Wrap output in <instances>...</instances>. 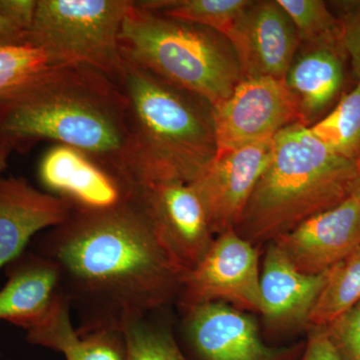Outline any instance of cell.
Listing matches in <instances>:
<instances>
[{
    "label": "cell",
    "mask_w": 360,
    "mask_h": 360,
    "mask_svg": "<svg viewBox=\"0 0 360 360\" xmlns=\"http://www.w3.org/2000/svg\"><path fill=\"white\" fill-rule=\"evenodd\" d=\"M359 302L360 245L329 269L328 281L310 314L309 326H326Z\"/></svg>",
    "instance_id": "ffe728a7"
},
{
    "label": "cell",
    "mask_w": 360,
    "mask_h": 360,
    "mask_svg": "<svg viewBox=\"0 0 360 360\" xmlns=\"http://www.w3.org/2000/svg\"><path fill=\"white\" fill-rule=\"evenodd\" d=\"M309 129L329 148L360 168V82L340 99L335 110Z\"/></svg>",
    "instance_id": "44dd1931"
},
{
    "label": "cell",
    "mask_w": 360,
    "mask_h": 360,
    "mask_svg": "<svg viewBox=\"0 0 360 360\" xmlns=\"http://www.w3.org/2000/svg\"><path fill=\"white\" fill-rule=\"evenodd\" d=\"M123 360H187L169 329L151 321L150 315L122 331Z\"/></svg>",
    "instance_id": "cb8c5ba5"
},
{
    "label": "cell",
    "mask_w": 360,
    "mask_h": 360,
    "mask_svg": "<svg viewBox=\"0 0 360 360\" xmlns=\"http://www.w3.org/2000/svg\"><path fill=\"white\" fill-rule=\"evenodd\" d=\"M123 59L115 82L127 101L134 186L193 184L219 153L212 104Z\"/></svg>",
    "instance_id": "3957f363"
},
{
    "label": "cell",
    "mask_w": 360,
    "mask_h": 360,
    "mask_svg": "<svg viewBox=\"0 0 360 360\" xmlns=\"http://www.w3.org/2000/svg\"><path fill=\"white\" fill-rule=\"evenodd\" d=\"M295 25L300 44L342 45L340 18L321 0H277ZM343 46V45H342Z\"/></svg>",
    "instance_id": "603a6c76"
},
{
    "label": "cell",
    "mask_w": 360,
    "mask_h": 360,
    "mask_svg": "<svg viewBox=\"0 0 360 360\" xmlns=\"http://www.w3.org/2000/svg\"><path fill=\"white\" fill-rule=\"evenodd\" d=\"M324 328L341 360H360V302Z\"/></svg>",
    "instance_id": "484cf974"
},
{
    "label": "cell",
    "mask_w": 360,
    "mask_h": 360,
    "mask_svg": "<svg viewBox=\"0 0 360 360\" xmlns=\"http://www.w3.org/2000/svg\"><path fill=\"white\" fill-rule=\"evenodd\" d=\"M352 193L359 194V195H360V168L359 172V177H357L356 182H355L354 193Z\"/></svg>",
    "instance_id": "1f68e13d"
},
{
    "label": "cell",
    "mask_w": 360,
    "mask_h": 360,
    "mask_svg": "<svg viewBox=\"0 0 360 360\" xmlns=\"http://www.w3.org/2000/svg\"><path fill=\"white\" fill-rule=\"evenodd\" d=\"M184 314L186 338L198 360H284L290 354L267 347L255 319L227 303H205Z\"/></svg>",
    "instance_id": "4fadbf2b"
},
{
    "label": "cell",
    "mask_w": 360,
    "mask_h": 360,
    "mask_svg": "<svg viewBox=\"0 0 360 360\" xmlns=\"http://www.w3.org/2000/svg\"><path fill=\"white\" fill-rule=\"evenodd\" d=\"M274 139L217 153L191 186L200 196L215 236L236 229L258 180L269 165Z\"/></svg>",
    "instance_id": "7c38bea8"
},
{
    "label": "cell",
    "mask_w": 360,
    "mask_h": 360,
    "mask_svg": "<svg viewBox=\"0 0 360 360\" xmlns=\"http://www.w3.org/2000/svg\"><path fill=\"white\" fill-rule=\"evenodd\" d=\"M274 243L303 274L328 271L360 245V195L352 193Z\"/></svg>",
    "instance_id": "5bb4252c"
},
{
    "label": "cell",
    "mask_w": 360,
    "mask_h": 360,
    "mask_svg": "<svg viewBox=\"0 0 360 360\" xmlns=\"http://www.w3.org/2000/svg\"><path fill=\"white\" fill-rule=\"evenodd\" d=\"M139 198L168 255L180 269H193L215 236L191 184L158 182L139 187Z\"/></svg>",
    "instance_id": "30bf717a"
},
{
    "label": "cell",
    "mask_w": 360,
    "mask_h": 360,
    "mask_svg": "<svg viewBox=\"0 0 360 360\" xmlns=\"http://www.w3.org/2000/svg\"><path fill=\"white\" fill-rule=\"evenodd\" d=\"M37 175L45 191L72 212H103L134 200L139 189L96 158L65 144H54L40 158Z\"/></svg>",
    "instance_id": "9c48e42d"
},
{
    "label": "cell",
    "mask_w": 360,
    "mask_h": 360,
    "mask_svg": "<svg viewBox=\"0 0 360 360\" xmlns=\"http://www.w3.org/2000/svg\"><path fill=\"white\" fill-rule=\"evenodd\" d=\"M0 135L11 151L42 141L79 149L134 186L127 101L115 80L94 68L51 66L2 96Z\"/></svg>",
    "instance_id": "7a4b0ae2"
},
{
    "label": "cell",
    "mask_w": 360,
    "mask_h": 360,
    "mask_svg": "<svg viewBox=\"0 0 360 360\" xmlns=\"http://www.w3.org/2000/svg\"><path fill=\"white\" fill-rule=\"evenodd\" d=\"M0 290V321L26 331L51 317L66 300L58 264L34 250L23 251L6 266Z\"/></svg>",
    "instance_id": "9a60e30c"
},
{
    "label": "cell",
    "mask_w": 360,
    "mask_h": 360,
    "mask_svg": "<svg viewBox=\"0 0 360 360\" xmlns=\"http://www.w3.org/2000/svg\"><path fill=\"white\" fill-rule=\"evenodd\" d=\"M13 151L6 146V142L2 139L0 135V174L6 169L7 165H8L9 155Z\"/></svg>",
    "instance_id": "4dcf8cb0"
},
{
    "label": "cell",
    "mask_w": 360,
    "mask_h": 360,
    "mask_svg": "<svg viewBox=\"0 0 360 360\" xmlns=\"http://www.w3.org/2000/svg\"><path fill=\"white\" fill-rule=\"evenodd\" d=\"M68 300L37 328L26 331L32 345L51 348L66 360H123L124 345L122 333L96 330L80 333L72 326Z\"/></svg>",
    "instance_id": "d6986e66"
},
{
    "label": "cell",
    "mask_w": 360,
    "mask_h": 360,
    "mask_svg": "<svg viewBox=\"0 0 360 360\" xmlns=\"http://www.w3.org/2000/svg\"><path fill=\"white\" fill-rule=\"evenodd\" d=\"M37 1L39 0H0V14L26 33L34 20Z\"/></svg>",
    "instance_id": "f1b7e54d"
},
{
    "label": "cell",
    "mask_w": 360,
    "mask_h": 360,
    "mask_svg": "<svg viewBox=\"0 0 360 360\" xmlns=\"http://www.w3.org/2000/svg\"><path fill=\"white\" fill-rule=\"evenodd\" d=\"M302 360H341L324 326H309Z\"/></svg>",
    "instance_id": "83f0119b"
},
{
    "label": "cell",
    "mask_w": 360,
    "mask_h": 360,
    "mask_svg": "<svg viewBox=\"0 0 360 360\" xmlns=\"http://www.w3.org/2000/svg\"><path fill=\"white\" fill-rule=\"evenodd\" d=\"M212 113L219 153L270 141L302 123L285 80L276 78H243L229 98L212 106Z\"/></svg>",
    "instance_id": "ba28073f"
},
{
    "label": "cell",
    "mask_w": 360,
    "mask_h": 360,
    "mask_svg": "<svg viewBox=\"0 0 360 360\" xmlns=\"http://www.w3.org/2000/svg\"><path fill=\"white\" fill-rule=\"evenodd\" d=\"M328 274L329 270L321 274H303L276 243H267L260 270L262 314L279 329L309 326Z\"/></svg>",
    "instance_id": "e0dca14e"
},
{
    "label": "cell",
    "mask_w": 360,
    "mask_h": 360,
    "mask_svg": "<svg viewBox=\"0 0 360 360\" xmlns=\"http://www.w3.org/2000/svg\"><path fill=\"white\" fill-rule=\"evenodd\" d=\"M359 167L295 123L274 139L265 168L236 231L257 246L330 210L354 193Z\"/></svg>",
    "instance_id": "277c9868"
},
{
    "label": "cell",
    "mask_w": 360,
    "mask_h": 360,
    "mask_svg": "<svg viewBox=\"0 0 360 360\" xmlns=\"http://www.w3.org/2000/svg\"><path fill=\"white\" fill-rule=\"evenodd\" d=\"M130 0H39L26 44L52 65H82L117 79L123 56L120 33Z\"/></svg>",
    "instance_id": "8992f818"
},
{
    "label": "cell",
    "mask_w": 360,
    "mask_h": 360,
    "mask_svg": "<svg viewBox=\"0 0 360 360\" xmlns=\"http://www.w3.org/2000/svg\"><path fill=\"white\" fill-rule=\"evenodd\" d=\"M342 45L307 44L296 53L285 84L295 96L302 124L311 127L335 103L345 80Z\"/></svg>",
    "instance_id": "ac0fdd59"
},
{
    "label": "cell",
    "mask_w": 360,
    "mask_h": 360,
    "mask_svg": "<svg viewBox=\"0 0 360 360\" xmlns=\"http://www.w3.org/2000/svg\"><path fill=\"white\" fill-rule=\"evenodd\" d=\"M72 210L23 177H0V269L25 250L37 232L58 226Z\"/></svg>",
    "instance_id": "2e32d148"
},
{
    "label": "cell",
    "mask_w": 360,
    "mask_h": 360,
    "mask_svg": "<svg viewBox=\"0 0 360 360\" xmlns=\"http://www.w3.org/2000/svg\"><path fill=\"white\" fill-rule=\"evenodd\" d=\"M217 302L245 312H262L259 251L236 229L215 236L205 257L182 281L179 303L184 312Z\"/></svg>",
    "instance_id": "52a82bcc"
},
{
    "label": "cell",
    "mask_w": 360,
    "mask_h": 360,
    "mask_svg": "<svg viewBox=\"0 0 360 360\" xmlns=\"http://www.w3.org/2000/svg\"><path fill=\"white\" fill-rule=\"evenodd\" d=\"M120 41L123 58L212 106L243 79L233 47L221 33L149 11L139 1L125 18Z\"/></svg>",
    "instance_id": "5b68a950"
},
{
    "label": "cell",
    "mask_w": 360,
    "mask_h": 360,
    "mask_svg": "<svg viewBox=\"0 0 360 360\" xmlns=\"http://www.w3.org/2000/svg\"><path fill=\"white\" fill-rule=\"evenodd\" d=\"M26 44V33L0 14V47Z\"/></svg>",
    "instance_id": "f546056e"
},
{
    "label": "cell",
    "mask_w": 360,
    "mask_h": 360,
    "mask_svg": "<svg viewBox=\"0 0 360 360\" xmlns=\"http://www.w3.org/2000/svg\"><path fill=\"white\" fill-rule=\"evenodd\" d=\"M51 66L44 52L32 45L0 47V98Z\"/></svg>",
    "instance_id": "d4e9b609"
},
{
    "label": "cell",
    "mask_w": 360,
    "mask_h": 360,
    "mask_svg": "<svg viewBox=\"0 0 360 360\" xmlns=\"http://www.w3.org/2000/svg\"><path fill=\"white\" fill-rule=\"evenodd\" d=\"M139 4L149 11L205 26L226 37L250 0H148Z\"/></svg>",
    "instance_id": "7402d4cb"
},
{
    "label": "cell",
    "mask_w": 360,
    "mask_h": 360,
    "mask_svg": "<svg viewBox=\"0 0 360 360\" xmlns=\"http://www.w3.org/2000/svg\"><path fill=\"white\" fill-rule=\"evenodd\" d=\"M225 37L243 78L284 79L300 44L292 21L277 0H250Z\"/></svg>",
    "instance_id": "8fae6325"
},
{
    "label": "cell",
    "mask_w": 360,
    "mask_h": 360,
    "mask_svg": "<svg viewBox=\"0 0 360 360\" xmlns=\"http://www.w3.org/2000/svg\"><path fill=\"white\" fill-rule=\"evenodd\" d=\"M341 6V41L345 53L349 56L355 77L360 82V1L345 2Z\"/></svg>",
    "instance_id": "4316f807"
},
{
    "label": "cell",
    "mask_w": 360,
    "mask_h": 360,
    "mask_svg": "<svg viewBox=\"0 0 360 360\" xmlns=\"http://www.w3.org/2000/svg\"><path fill=\"white\" fill-rule=\"evenodd\" d=\"M33 250L58 264L80 333H122L179 300L186 274L160 243L139 193L116 210L71 212Z\"/></svg>",
    "instance_id": "6da1fadb"
}]
</instances>
